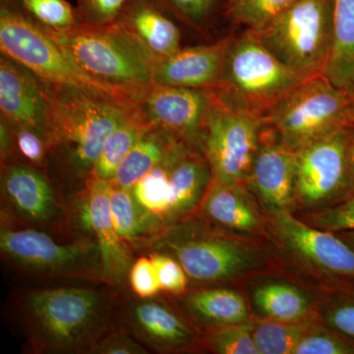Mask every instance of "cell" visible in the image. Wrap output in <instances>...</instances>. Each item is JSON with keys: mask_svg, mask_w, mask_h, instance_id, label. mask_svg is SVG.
Returning <instances> with one entry per match:
<instances>
[{"mask_svg": "<svg viewBox=\"0 0 354 354\" xmlns=\"http://www.w3.org/2000/svg\"><path fill=\"white\" fill-rule=\"evenodd\" d=\"M109 310L106 295L93 288H46L23 300L32 344L41 353H92L109 330Z\"/></svg>", "mask_w": 354, "mask_h": 354, "instance_id": "1", "label": "cell"}, {"mask_svg": "<svg viewBox=\"0 0 354 354\" xmlns=\"http://www.w3.org/2000/svg\"><path fill=\"white\" fill-rule=\"evenodd\" d=\"M132 109L131 102L55 87L50 94L51 148L62 153L75 178L87 183L109 133Z\"/></svg>", "mask_w": 354, "mask_h": 354, "instance_id": "2", "label": "cell"}, {"mask_svg": "<svg viewBox=\"0 0 354 354\" xmlns=\"http://www.w3.org/2000/svg\"><path fill=\"white\" fill-rule=\"evenodd\" d=\"M46 29L81 68L102 82L136 92L153 84L158 58L124 23Z\"/></svg>", "mask_w": 354, "mask_h": 354, "instance_id": "3", "label": "cell"}, {"mask_svg": "<svg viewBox=\"0 0 354 354\" xmlns=\"http://www.w3.org/2000/svg\"><path fill=\"white\" fill-rule=\"evenodd\" d=\"M0 46L10 58L53 87H72L90 94L133 102L139 92L104 83L81 68L44 28L7 6L0 12Z\"/></svg>", "mask_w": 354, "mask_h": 354, "instance_id": "4", "label": "cell"}, {"mask_svg": "<svg viewBox=\"0 0 354 354\" xmlns=\"http://www.w3.org/2000/svg\"><path fill=\"white\" fill-rule=\"evenodd\" d=\"M311 76L281 62L248 31L230 44L218 83V99L265 118L277 102Z\"/></svg>", "mask_w": 354, "mask_h": 354, "instance_id": "5", "label": "cell"}, {"mask_svg": "<svg viewBox=\"0 0 354 354\" xmlns=\"http://www.w3.org/2000/svg\"><path fill=\"white\" fill-rule=\"evenodd\" d=\"M265 130L292 152L353 125L351 93L323 73L311 76L277 102L265 118Z\"/></svg>", "mask_w": 354, "mask_h": 354, "instance_id": "6", "label": "cell"}, {"mask_svg": "<svg viewBox=\"0 0 354 354\" xmlns=\"http://www.w3.org/2000/svg\"><path fill=\"white\" fill-rule=\"evenodd\" d=\"M221 230L184 220L167 227L151 247L174 257L198 283H225L257 269L264 259L260 249Z\"/></svg>", "mask_w": 354, "mask_h": 354, "instance_id": "7", "label": "cell"}, {"mask_svg": "<svg viewBox=\"0 0 354 354\" xmlns=\"http://www.w3.org/2000/svg\"><path fill=\"white\" fill-rule=\"evenodd\" d=\"M249 31L291 68L324 73L334 43V0H297L264 27Z\"/></svg>", "mask_w": 354, "mask_h": 354, "instance_id": "8", "label": "cell"}, {"mask_svg": "<svg viewBox=\"0 0 354 354\" xmlns=\"http://www.w3.org/2000/svg\"><path fill=\"white\" fill-rule=\"evenodd\" d=\"M264 129V118L232 108L218 95H209L203 153L212 181L247 186Z\"/></svg>", "mask_w": 354, "mask_h": 354, "instance_id": "9", "label": "cell"}, {"mask_svg": "<svg viewBox=\"0 0 354 354\" xmlns=\"http://www.w3.org/2000/svg\"><path fill=\"white\" fill-rule=\"evenodd\" d=\"M353 125L295 152V208L322 209L354 196Z\"/></svg>", "mask_w": 354, "mask_h": 354, "instance_id": "10", "label": "cell"}, {"mask_svg": "<svg viewBox=\"0 0 354 354\" xmlns=\"http://www.w3.org/2000/svg\"><path fill=\"white\" fill-rule=\"evenodd\" d=\"M0 250L6 260L26 271L57 277L95 272L101 278L99 251L90 239L62 244L38 230L2 227Z\"/></svg>", "mask_w": 354, "mask_h": 354, "instance_id": "11", "label": "cell"}, {"mask_svg": "<svg viewBox=\"0 0 354 354\" xmlns=\"http://www.w3.org/2000/svg\"><path fill=\"white\" fill-rule=\"evenodd\" d=\"M269 220L281 247L305 267L333 281L354 279V248L339 235L298 220L292 212Z\"/></svg>", "mask_w": 354, "mask_h": 354, "instance_id": "12", "label": "cell"}, {"mask_svg": "<svg viewBox=\"0 0 354 354\" xmlns=\"http://www.w3.org/2000/svg\"><path fill=\"white\" fill-rule=\"evenodd\" d=\"M142 93L149 120L192 150L202 151L209 95L201 88L153 83Z\"/></svg>", "mask_w": 354, "mask_h": 354, "instance_id": "13", "label": "cell"}, {"mask_svg": "<svg viewBox=\"0 0 354 354\" xmlns=\"http://www.w3.org/2000/svg\"><path fill=\"white\" fill-rule=\"evenodd\" d=\"M111 189V181L91 176L79 205V221L97 245L101 279L111 285H120L127 279L132 264L129 248L114 227L109 206Z\"/></svg>", "mask_w": 354, "mask_h": 354, "instance_id": "14", "label": "cell"}, {"mask_svg": "<svg viewBox=\"0 0 354 354\" xmlns=\"http://www.w3.org/2000/svg\"><path fill=\"white\" fill-rule=\"evenodd\" d=\"M266 134L247 185L271 216L295 209V153Z\"/></svg>", "mask_w": 354, "mask_h": 354, "instance_id": "15", "label": "cell"}, {"mask_svg": "<svg viewBox=\"0 0 354 354\" xmlns=\"http://www.w3.org/2000/svg\"><path fill=\"white\" fill-rule=\"evenodd\" d=\"M17 64L7 57L0 62L2 115L14 127L37 128L50 135V93Z\"/></svg>", "mask_w": 354, "mask_h": 354, "instance_id": "16", "label": "cell"}, {"mask_svg": "<svg viewBox=\"0 0 354 354\" xmlns=\"http://www.w3.org/2000/svg\"><path fill=\"white\" fill-rule=\"evenodd\" d=\"M232 38L211 46H194L160 58L153 70L158 85L204 88L218 85Z\"/></svg>", "mask_w": 354, "mask_h": 354, "instance_id": "17", "label": "cell"}, {"mask_svg": "<svg viewBox=\"0 0 354 354\" xmlns=\"http://www.w3.org/2000/svg\"><path fill=\"white\" fill-rule=\"evenodd\" d=\"M199 209L207 223L221 230L269 236L267 223L246 185H227L212 181Z\"/></svg>", "mask_w": 354, "mask_h": 354, "instance_id": "18", "label": "cell"}, {"mask_svg": "<svg viewBox=\"0 0 354 354\" xmlns=\"http://www.w3.org/2000/svg\"><path fill=\"white\" fill-rule=\"evenodd\" d=\"M212 183V171L204 153L181 145L169 169V214L167 227L186 220L200 205Z\"/></svg>", "mask_w": 354, "mask_h": 354, "instance_id": "19", "label": "cell"}, {"mask_svg": "<svg viewBox=\"0 0 354 354\" xmlns=\"http://www.w3.org/2000/svg\"><path fill=\"white\" fill-rule=\"evenodd\" d=\"M127 322L136 337L160 353L185 349L194 342V333L185 321L164 302L153 298L132 304Z\"/></svg>", "mask_w": 354, "mask_h": 354, "instance_id": "20", "label": "cell"}, {"mask_svg": "<svg viewBox=\"0 0 354 354\" xmlns=\"http://www.w3.org/2000/svg\"><path fill=\"white\" fill-rule=\"evenodd\" d=\"M2 196L20 218L46 223L58 211L50 183L41 172L25 165L6 167L1 178Z\"/></svg>", "mask_w": 354, "mask_h": 354, "instance_id": "21", "label": "cell"}, {"mask_svg": "<svg viewBox=\"0 0 354 354\" xmlns=\"http://www.w3.org/2000/svg\"><path fill=\"white\" fill-rule=\"evenodd\" d=\"M109 206L116 232L128 248L152 246L167 228L135 198L131 189L111 184Z\"/></svg>", "mask_w": 354, "mask_h": 354, "instance_id": "22", "label": "cell"}, {"mask_svg": "<svg viewBox=\"0 0 354 354\" xmlns=\"http://www.w3.org/2000/svg\"><path fill=\"white\" fill-rule=\"evenodd\" d=\"M124 24L158 59L179 50L178 28L148 0H135L125 13Z\"/></svg>", "mask_w": 354, "mask_h": 354, "instance_id": "23", "label": "cell"}, {"mask_svg": "<svg viewBox=\"0 0 354 354\" xmlns=\"http://www.w3.org/2000/svg\"><path fill=\"white\" fill-rule=\"evenodd\" d=\"M181 144L164 130L153 128L133 147L121 162L111 184L131 189L140 179L155 169Z\"/></svg>", "mask_w": 354, "mask_h": 354, "instance_id": "24", "label": "cell"}, {"mask_svg": "<svg viewBox=\"0 0 354 354\" xmlns=\"http://www.w3.org/2000/svg\"><path fill=\"white\" fill-rule=\"evenodd\" d=\"M184 305L198 320L215 328L250 322L245 299L230 288L193 291L184 298Z\"/></svg>", "mask_w": 354, "mask_h": 354, "instance_id": "25", "label": "cell"}, {"mask_svg": "<svg viewBox=\"0 0 354 354\" xmlns=\"http://www.w3.org/2000/svg\"><path fill=\"white\" fill-rule=\"evenodd\" d=\"M323 74L348 93L354 88V0H334V43Z\"/></svg>", "mask_w": 354, "mask_h": 354, "instance_id": "26", "label": "cell"}, {"mask_svg": "<svg viewBox=\"0 0 354 354\" xmlns=\"http://www.w3.org/2000/svg\"><path fill=\"white\" fill-rule=\"evenodd\" d=\"M155 127L150 120H146V116L132 109L109 133L91 176L104 180H113L121 162L127 157L133 147L147 132Z\"/></svg>", "mask_w": 354, "mask_h": 354, "instance_id": "27", "label": "cell"}, {"mask_svg": "<svg viewBox=\"0 0 354 354\" xmlns=\"http://www.w3.org/2000/svg\"><path fill=\"white\" fill-rule=\"evenodd\" d=\"M253 302L268 319L279 322H302L311 314L308 297L290 283L274 281L258 286Z\"/></svg>", "mask_w": 354, "mask_h": 354, "instance_id": "28", "label": "cell"}, {"mask_svg": "<svg viewBox=\"0 0 354 354\" xmlns=\"http://www.w3.org/2000/svg\"><path fill=\"white\" fill-rule=\"evenodd\" d=\"M314 324L309 319L297 323L270 319L252 323L254 342L260 354H293L298 342Z\"/></svg>", "mask_w": 354, "mask_h": 354, "instance_id": "29", "label": "cell"}, {"mask_svg": "<svg viewBox=\"0 0 354 354\" xmlns=\"http://www.w3.org/2000/svg\"><path fill=\"white\" fill-rule=\"evenodd\" d=\"M181 145L131 188L135 198L164 221L167 227L169 214V169L174 153Z\"/></svg>", "mask_w": 354, "mask_h": 354, "instance_id": "30", "label": "cell"}, {"mask_svg": "<svg viewBox=\"0 0 354 354\" xmlns=\"http://www.w3.org/2000/svg\"><path fill=\"white\" fill-rule=\"evenodd\" d=\"M335 290L323 312L327 327L354 344V279L334 281Z\"/></svg>", "mask_w": 354, "mask_h": 354, "instance_id": "31", "label": "cell"}, {"mask_svg": "<svg viewBox=\"0 0 354 354\" xmlns=\"http://www.w3.org/2000/svg\"><path fill=\"white\" fill-rule=\"evenodd\" d=\"M206 342L209 349L218 354H260L254 342L251 322L214 328Z\"/></svg>", "mask_w": 354, "mask_h": 354, "instance_id": "32", "label": "cell"}, {"mask_svg": "<svg viewBox=\"0 0 354 354\" xmlns=\"http://www.w3.org/2000/svg\"><path fill=\"white\" fill-rule=\"evenodd\" d=\"M297 0H234L235 19L256 31L264 27Z\"/></svg>", "mask_w": 354, "mask_h": 354, "instance_id": "33", "label": "cell"}, {"mask_svg": "<svg viewBox=\"0 0 354 354\" xmlns=\"http://www.w3.org/2000/svg\"><path fill=\"white\" fill-rule=\"evenodd\" d=\"M293 354H354V344L330 328L314 324L298 342Z\"/></svg>", "mask_w": 354, "mask_h": 354, "instance_id": "34", "label": "cell"}, {"mask_svg": "<svg viewBox=\"0 0 354 354\" xmlns=\"http://www.w3.org/2000/svg\"><path fill=\"white\" fill-rule=\"evenodd\" d=\"M26 10L46 27L66 30L74 27L75 13L65 0H21Z\"/></svg>", "mask_w": 354, "mask_h": 354, "instance_id": "35", "label": "cell"}, {"mask_svg": "<svg viewBox=\"0 0 354 354\" xmlns=\"http://www.w3.org/2000/svg\"><path fill=\"white\" fill-rule=\"evenodd\" d=\"M307 223L330 232L354 230V196L310 214Z\"/></svg>", "mask_w": 354, "mask_h": 354, "instance_id": "36", "label": "cell"}, {"mask_svg": "<svg viewBox=\"0 0 354 354\" xmlns=\"http://www.w3.org/2000/svg\"><path fill=\"white\" fill-rule=\"evenodd\" d=\"M149 256L155 265L160 290L171 295H183L189 279L183 266L167 254L153 251Z\"/></svg>", "mask_w": 354, "mask_h": 354, "instance_id": "37", "label": "cell"}, {"mask_svg": "<svg viewBox=\"0 0 354 354\" xmlns=\"http://www.w3.org/2000/svg\"><path fill=\"white\" fill-rule=\"evenodd\" d=\"M14 144L21 157L34 165L44 162L46 153L51 148L48 133L29 127H15Z\"/></svg>", "mask_w": 354, "mask_h": 354, "instance_id": "38", "label": "cell"}, {"mask_svg": "<svg viewBox=\"0 0 354 354\" xmlns=\"http://www.w3.org/2000/svg\"><path fill=\"white\" fill-rule=\"evenodd\" d=\"M128 279L132 290L141 299L155 297L162 291L157 271L150 256L140 257L133 263L128 274Z\"/></svg>", "mask_w": 354, "mask_h": 354, "instance_id": "39", "label": "cell"}, {"mask_svg": "<svg viewBox=\"0 0 354 354\" xmlns=\"http://www.w3.org/2000/svg\"><path fill=\"white\" fill-rule=\"evenodd\" d=\"M128 0H78L79 12L93 25L113 23L122 12Z\"/></svg>", "mask_w": 354, "mask_h": 354, "instance_id": "40", "label": "cell"}, {"mask_svg": "<svg viewBox=\"0 0 354 354\" xmlns=\"http://www.w3.org/2000/svg\"><path fill=\"white\" fill-rule=\"evenodd\" d=\"M148 353L139 342L122 332H106L95 344L94 354H145Z\"/></svg>", "mask_w": 354, "mask_h": 354, "instance_id": "41", "label": "cell"}, {"mask_svg": "<svg viewBox=\"0 0 354 354\" xmlns=\"http://www.w3.org/2000/svg\"><path fill=\"white\" fill-rule=\"evenodd\" d=\"M215 0H167L181 15L193 22H201L208 16Z\"/></svg>", "mask_w": 354, "mask_h": 354, "instance_id": "42", "label": "cell"}, {"mask_svg": "<svg viewBox=\"0 0 354 354\" xmlns=\"http://www.w3.org/2000/svg\"><path fill=\"white\" fill-rule=\"evenodd\" d=\"M13 136L12 133L3 124V121L1 122V157L2 160L6 158L7 156L10 153L11 148L13 146Z\"/></svg>", "mask_w": 354, "mask_h": 354, "instance_id": "43", "label": "cell"}, {"mask_svg": "<svg viewBox=\"0 0 354 354\" xmlns=\"http://www.w3.org/2000/svg\"><path fill=\"white\" fill-rule=\"evenodd\" d=\"M335 234L354 248V230H346V232H335Z\"/></svg>", "mask_w": 354, "mask_h": 354, "instance_id": "44", "label": "cell"}, {"mask_svg": "<svg viewBox=\"0 0 354 354\" xmlns=\"http://www.w3.org/2000/svg\"><path fill=\"white\" fill-rule=\"evenodd\" d=\"M353 102V139H351V165H353V171L354 176V88L351 92Z\"/></svg>", "mask_w": 354, "mask_h": 354, "instance_id": "45", "label": "cell"}]
</instances>
